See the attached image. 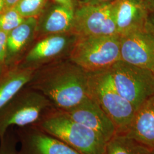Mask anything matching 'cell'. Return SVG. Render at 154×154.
Wrapping results in <instances>:
<instances>
[{"instance_id": "6da1fadb", "label": "cell", "mask_w": 154, "mask_h": 154, "mask_svg": "<svg viewBox=\"0 0 154 154\" xmlns=\"http://www.w3.org/2000/svg\"><path fill=\"white\" fill-rule=\"evenodd\" d=\"M28 87L42 94L56 109L67 111L88 96V73L72 61L35 72Z\"/></svg>"}, {"instance_id": "7a4b0ae2", "label": "cell", "mask_w": 154, "mask_h": 154, "mask_svg": "<svg viewBox=\"0 0 154 154\" xmlns=\"http://www.w3.org/2000/svg\"><path fill=\"white\" fill-rule=\"evenodd\" d=\"M35 125L81 154H104L106 142L91 129L53 107Z\"/></svg>"}, {"instance_id": "3957f363", "label": "cell", "mask_w": 154, "mask_h": 154, "mask_svg": "<svg viewBox=\"0 0 154 154\" xmlns=\"http://www.w3.org/2000/svg\"><path fill=\"white\" fill-rule=\"evenodd\" d=\"M119 35L79 36L72 45L70 61L88 73L101 72L120 61Z\"/></svg>"}, {"instance_id": "277c9868", "label": "cell", "mask_w": 154, "mask_h": 154, "mask_svg": "<svg viewBox=\"0 0 154 154\" xmlns=\"http://www.w3.org/2000/svg\"><path fill=\"white\" fill-rule=\"evenodd\" d=\"M88 95L98 104L114 123L116 132L126 131L136 110L116 91L106 70L88 73Z\"/></svg>"}, {"instance_id": "5b68a950", "label": "cell", "mask_w": 154, "mask_h": 154, "mask_svg": "<svg viewBox=\"0 0 154 154\" xmlns=\"http://www.w3.org/2000/svg\"><path fill=\"white\" fill-rule=\"evenodd\" d=\"M53 107L49 100L40 92L29 87L22 88L0 110V139L13 126L35 125Z\"/></svg>"}, {"instance_id": "8992f818", "label": "cell", "mask_w": 154, "mask_h": 154, "mask_svg": "<svg viewBox=\"0 0 154 154\" xmlns=\"http://www.w3.org/2000/svg\"><path fill=\"white\" fill-rule=\"evenodd\" d=\"M116 91L137 110L154 95V75L150 70L118 61L106 70Z\"/></svg>"}, {"instance_id": "52a82bcc", "label": "cell", "mask_w": 154, "mask_h": 154, "mask_svg": "<svg viewBox=\"0 0 154 154\" xmlns=\"http://www.w3.org/2000/svg\"><path fill=\"white\" fill-rule=\"evenodd\" d=\"M70 32L77 37L118 35L113 2L97 5L82 4L75 10Z\"/></svg>"}, {"instance_id": "ba28073f", "label": "cell", "mask_w": 154, "mask_h": 154, "mask_svg": "<svg viewBox=\"0 0 154 154\" xmlns=\"http://www.w3.org/2000/svg\"><path fill=\"white\" fill-rule=\"evenodd\" d=\"M120 60L151 71L154 65V35L146 26L121 36Z\"/></svg>"}, {"instance_id": "9c48e42d", "label": "cell", "mask_w": 154, "mask_h": 154, "mask_svg": "<svg viewBox=\"0 0 154 154\" xmlns=\"http://www.w3.org/2000/svg\"><path fill=\"white\" fill-rule=\"evenodd\" d=\"M16 134L18 154H81L35 125L18 127Z\"/></svg>"}, {"instance_id": "30bf717a", "label": "cell", "mask_w": 154, "mask_h": 154, "mask_svg": "<svg viewBox=\"0 0 154 154\" xmlns=\"http://www.w3.org/2000/svg\"><path fill=\"white\" fill-rule=\"evenodd\" d=\"M63 111L74 121L98 133L106 142L116 133L114 123L98 104L88 95L79 105Z\"/></svg>"}, {"instance_id": "8fae6325", "label": "cell", "mask_w": 154, "mask_h": 154, "mask_svg": "<svg viewBox=\"0 0 154 154\" xmlns=\"http://www.w3.org/2000/svg\"><path fill=\"white\" fill-rule=\"evenodd\" d=\"M113 6L118 35L123 36L146 27L149 12L143 0H115Z\"/></svg>"}, {"instance_id": "7c38bea8", "label": "cell", "mask_w": 154, "mask_h": 154, "mask_svg": "<svg viewBox=\"0 0 154 154\" xmlns=\"http://www.w3.org/2000/svg\"><path fill=\"white\" fill-rule=\"evenodd\" d=\"M76 37L70 32L45 37L28 52L25 58L24 67H34L35 64L61 55L67 48L72 47Z\"/></svg>"}, {"instance_id": "4fadbf2b", "label": "cell", "mask_w": 154, "mask_h": 154, "mask_svg": "<svg viewBox=\"0 0 154 154\" xmlns=\"http://www.w3.org/2000/svg\"><path fill=\"white\" fill-rule=\"evenodd\" d=\"M125 134L154 151V95L136 110Z\"/></svg>"}, {"instance_id": "5bb4252c", "label": "cell", "mask_w": 154, "mask_h": 154, "mask_svg": "<svg viewBox=\"0 0 154 154\" xmlns=\"http://www.w3.org/2000/svg\"><path fill=\"white\" fill-rule=\"evenodd\" d=\"M75 10L58 4L51 6L44 14H41L39 19L38 18L35 34L45 37L70 32Z\"/></svg>"}, {"instance_id": "9a60e30c", "label": "cell", "mask_w": 154, "mask_h": 154, "mask_svg": "<svg viewBox=\"0 0 154 154\" xmlns=\"http://www.w3.org/2000/svg\"><path fill=\"white\" fill-rule=\"evenodd\" d=\"M35 67L17 68L0 77V110L31 81Z\"/></svg>"}, {"instance_id": "2e32d148", "label": "cell", "mask_w": 154, "mask_h": 154, "mask_svg": "<svg viewBox=\"0 0 154 154\" xmlns=\"http://www.w3.org/2000/svg\"><path fill=\"white\" fill-rule=\"evenodd\" d=\"M38 18H26L8 35L7 58L19 54L30 43L35 34Z\"/></svg>"}, {"instance_id": "e0dca14e", "label": "cell", "mask_w": 154, "mask_h": 154, "mask_svg": "<svg viewBox=\"0 0 154 154\" xmlns=\"http://www.w3.org/2000/svg\"><path fill=\"white\" fill-rule=\"evenodd\" d=\"M152 151L126 134L116 132L106 143L104 154H151Z\"/></svg>"}, {"instance_id": "ac0fdd59", "label": "cell", "mask_w": 154, "mask_h": 154, "mask_svg": "<svg viewBox=\"0 0 154 154\" xmlns=\"http://www.w3.org/2000/svg\"><path fill=\"white\" fill-rule=\"evenodd\" d=\"M47 1L48 0H20L14 8L25 18H37L44 12Z\"/></svg>"}, {"instance_id": "d6986e66", "label": "cell", "mask_w": 154, "mask_h": 154, "mask_svg": "<svg viewBox=\"0 0 154 154\" xmlns=\"http://www.w3.org/2000/svg\"><path fill=\"white\" fill-rule=\"evenodd\" d=\"M25 19L14 8L5 9L0 14V30L9 33Z\"/></svg>"}, {"instance_id": "ffe728a7", "label": "cell", "mask_w": 154, "mask_h": 154, "mask_svg": "<svg viewBox=\"0 0 154 154\" xmlns=\"http://www.w3.org/2000/svg\"><path fill=\"white\" fill-rule=\"evenodd\" d=\"M16 132L9 131L8 129L5 136L0 139V154H18Z\"/></svg>"}, {"instance_id": "44dd1931", "label": "cell", "mask_w": 154, "mask_h": 154, "mask_svg": "<svg viewBox=\"0 0 154 154\" xmlns=\"http://www.w3.org/2000/svg\"><path fill=\"white\" fill-rule=\"evenodd\" d=\"M8 33L0 30V65L4 64L7 59V42Z\"/></svg>"}, {"instance_id": "7402d4cb", "label": "cell", "mask_w": 154, "mask_h": 154, "mask_svg": "<svg viewBox=\"0 0 154 154\" xmlns=\"http://www.w3.org/2000/svg\"><path fill=\"white\" fill-rule=\"evenodd\" d=\"M55 2L62 5L65 6L72 9H75L74 0H54Z\"/></svg>"}, {"instance_id": "603a6c76", "label": "cell", "mask_w": 154, "mask_h": 154, "mask_svg": "<svg viewBox=\"0 0 154 154\" xmlns=\"http://www.w3.org/2000/svg\"><path fill=\"white\" fill-rule=\"evenodd\" d=\"M146 27L154 35V13H149Z\"/></svg>"}, {"instance_id": "cb8c5ba5", "label": "cell", "mask_w": 154, "mask_h": 154, "mask_svg": "<svg viewBox=\"0 0 154 154\" xmlns=\"http://www.w3.org/2000/svg\"><path fill=\"white\" fill-rule=\"evenodd\" d=\"M149 13H154V0H143Z\"/></svg>"}, {"instance_id": "d4e9b609", "label": "cell", "mask_w": 154, "mask_h": 154, "mask_svg": "<svg viewBox=\"0 0 154 154\" xmlns=\"http://www.w3.org/2000/svg\"><path fill=\"white\" fill-rule=\"evenodd\" d=\"M4 5H5V9H8L14 8V6L16 5L17 2L20 0H4Z\"/></svg>"}, {"instance_id": "484cf974", "label": "cell", "mask_w": 154, "mask_h": 154, "mask_svg": "<svg viewBox=\"0 0 154 154\" xmlns=\"http://www.w3.org/2000/svg\"><path fill=\"white\" fill-rule=\"evenodd\" d=\"M115 0H89L88 3L90 4L97 5V4H109L114 2Z\"/></svg>"}, {"instance_id": "4316f807", "label": "cell", "mask_w": 154, "mask_h": 154, "mask_svg": "<svg viewBox=\"0 0 154 154\" xmlns=\"http://www.w3.org/2000/svg\"><path fill=\"white\" fill-rule=\"evenodd\" d=\"M5 5H4V0H0V14L2 13V11L4 10Z\"/></svg>"}, {"instance_id": "83f0119b", "label": "cell", "mask_w": 154, "mask_h": 154, "mask_svg": "<svg viewBox=\"0 0 154 154\" xmlns=\"http://www.w3.org/2000/svg\"><path fill=\"white\" fill-rule=\"evenodd\" d=\"M88 1L89 0H80L82 4H87L88 3Z\"/></svg>"}, {"instance_id": "f1b7e54d", "label": "cell", "mask_w": 154, "mask_h": 154, "mask_svg": "<svg viewBox=\"0 0 154 154\" xmlns=\"http://www.w3.org/2000/svg\"><path fill=\"white\" fill-rule=\"evenodd\" d=\"M151 72H152V73H153L154 75V65L153 67H152V69H151Z\"/></svg>"}, {"instance_id": "f546056e", "label": "cell", "mask_w": 154, "mask_h": 154, "mask_svg": "<svg viewBox=\"0 0 154 154\" xmlns=\"http://www.w3.org/2000/svg\"><path fill=\"white\" fill-rule=\"evenodd\" d=\"M154 154V151H152V154Z\"/></svg>"}]
</instances>
